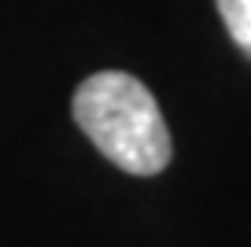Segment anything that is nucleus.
<instances>
[{
  "label": "nucleus",
  "instance_id": "1",
  "mask_svg": "<svg viewBox=\"0 0 251 247\" xmlns=\"http://www.w3.org/2000/svg\"><path fill=\"white\" fill-rule=\"evenodd\" d=\"M74 122L96 144V151L137 177L166 170L174 155L155 96L122 70H100L81 81L74 93Z\"/></svg>",
  "mask_w": 251,
  "mask_h": 247
},
{
  "label": "nucleus",
  "instance_id": "2",
  "mask_svg": "<svg viewBox=\"0 0 251 247\" xmlns=\"http://www.w3.org/2000/svg\"><path fill=\"white\" fill-rule=\"evenodd\" d=\"M214 4H218V15L226 23L229 37L251 59V0H214Z\"/></svg>",
  "mask_w": 251,
  "mask_h": 247
}]
</instances>
